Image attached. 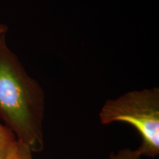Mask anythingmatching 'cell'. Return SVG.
I'll list each match as a JSON object with an SVG mask.
<instances>
[{
	"label": "cell",
	"instance_id": "6da1fadb",
	"mask_svg": "<svg viewBox=\"0 0 159 159\" xmlns=\"http://www.w3.org/2000/svg\"><path fill=\"white\" fill-rule=\"evenodd\" d=\"M44 91L0 35V119L33 152L43 148Z\"/></svg>",
	"mask_w": 159,
	"mask_h": 159
},
{
	"label": "cell",
	"instance_id": "7a4b0ae2",
	"mask_svg": "<svg viewBox=\"0 0 159 159\" xmlns=\"http://www.w3.org/2000/svg\"><path fill=\"white\" fill-rule=\"evenodd\" d=\"M103 125L125 122L142 137L136 150L140 156L155 158L159 154V89L156 87L131 91L107 100L99 113Z\"/></svg>",
	"mask_w": 159,
	"mask_h": 159
},
{
	"label": "cell",
	"instance_id": "3957f363",
	"mask_svg": "<svg viewBox=\"0 0 159 159\" xmlns=\"http://www.w3.org/2000/svg\"><path fill=\"white\" fill-rule=\"evenodd\" d=\"M4 159H33V151L27 145L16 140Z\"/></svg>",
	"mask_w": 159,
	"mask_h": 159
},
{
	"label": "cell",
	"instance_id": "277c9868",
	"mask_svg": "<svg viewBox=\"0 0 159 159\" xmlns=\"http://www.w3.org/2000/svg\"><path fill=\"white\" fill-rule=\"evenodd\" d=\"M17 139L5 125L0 122V159H4Z\"/></svg>",
	"mask_w": 159,
	"mask_h": 159
},
{
	"label": "cell",
	"instance_id": "5b68a950",
	"mask_svg": "<svg viewBox=\"0 0 159 159\" xmlns=\"http://www.w3.org/2000/svg\"><path fill=\"white\" fill-rule=\"evenodd\" d=\"M141 156L136 150H130V149H125L115 154H111L109 159H140Z\"/></svg>",
	"mask_w": 159,
	"mask_h": 159
},
{
	"label": "cell",
	"instance_id": "8992f818",
	"mask_svg": "<svg viewBox=\"0 0 159 159\" xmlns=\"http://www.w3.org/2000/svg\"><path fill=\"white\" fill-rule=\"evenodd\" d=\"M8 31V27L7 25L0 23V35L2 34H7Z\"/></svg>",
	"mask_w": 159,
	"mask_h": 159
}]
</instances>
